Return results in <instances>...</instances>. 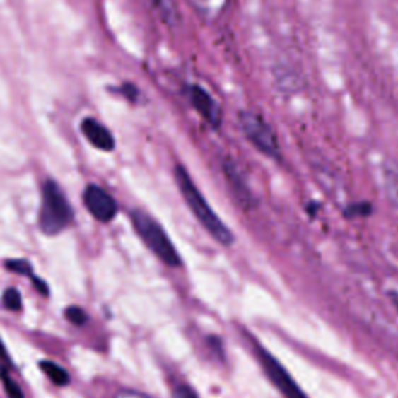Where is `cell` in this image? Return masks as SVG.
<instances>
[{"instance_id": "obj_7", "label": "cell", "mask_w": 398, "mask_h": 398, "mask_svg": "<svg viewBox=\"0 0 398 398\" xmlns=\"http://www.w3.org/2000/svg\"><path fill=\"white\" fill-rule=\"evenodd\" d=\"M189 100L192 106L197 109L198 114L212 127H220L221 123V109L218 106L215 98L210 93L202 89L201 86H190L189 88Z\"/></svg>"}, {"instance_id": "obj_20", "label": "cell", "mask_w": 398, "mask_h": 398, "mask_svg": "<svg viewBox=\"0 0 398 398\" xmlns=\"http://www.w3.org/2000/svg\"><path fill=\"white\" fill-rule=\"evenodd\" d=\"M0 360L8 361V353H6V349H5V346L2 344V341H0Z\"/></svg>"}, {"instance_id": "obj_16", "label": "cell", "mask_w": 398, "mask_h": 398, "mask_svg": "<svg viewBox=\"0 0 398 398\" xmlns=\"http://www.w3.org/2000/svg\"><path fill=\"white\" fill-rule=\"evenodd\" d=\"M175 398H199L198 394L193 391V389L190 386H187V385H181V386H177L175 389V394H173Z\"/></svg>"}, {"instance_id": "obj_6", "label": "cell", "mask_w": 398, "mask_h": 398, "mask_svg": "<svg viewBox=\"0 0 398 398\" xmlns=\"http://www.w3.org/2000/svg\"><path fill=\"white\" fill-rule=\"evenodd\" d=\"M84 206L89 210V213L97 218L101 223L111 221L112 218L119 212V207H117L115 199L109 194L106 190L101 189L98 185H89L88 189L84 190L83 194Z\"/></svg>"}, {"instance_id": "obj_17", "label": "cell", "mask_w": 398, "mask_h": 398, "mask_svg": "<svg viewBox=\"0 0 398 398\" xmlns=\"http://www.w3.org/2000/svg\"><path fill=\"white\" fill-rule=\"evenodd\" d=\"M154 5L163 11V14H173V6H171V0H153Z\"/></svg>"}, {"instance_id": "obj_18", "label": "cell", "mask_w": 398, "mask_h": 398, "mask_svg": "<svg viewBox=\"0 0 398 398\" xmlns=\"http://www.w3.org/2000/svg\"><path fill=\"white\" fill-rule=\"evenodd\" d=\"M33 285H35L36 290L39 291V294L49 295V286H47V283L44 282V280L37 279V277H33Z\"/></svg>"}, {"instance_id": "obj_5", "label": "cell", "mask_w": 398, "mask_h": 398, "mask_svg": "<svg viewBox=\"0 0 398 398\" xmlns=\"http://www.w3.org/2000/svg\"><path fill=\"white\" fill-rule=\"evenodd\" d=\"M257 356H259L262 368L272 381V385L286 398H308L302 392V389L294 383L293 377L283 369V365L276 358H272L269 352H267L263 347L257 346Z\"/></svg>"}, {"instance_id": "obj_14", "label": "cell", "mask_w": 398, "mask_h": 398, "mask_svg": "<svg viewBox=\"0 0 398 398\" xmlns=\"http://www.w3.org/2000/svg\"><path fill=\"white\" fill-rule=\"evenodd\" d=\"M66 317L69 322H72L74 325H84L88 321V315L84 313V310L80 307H69L66 310Z\"/></svg>"}, {"instance_id": "obj_13", "label": "cell", "mask_w": 398, "mask_h": 398, "mask_svg": "<svg viewBox=\"0 0 398 398\" xmlns=\"http://www.w3.org/2000/svg\"><path fill=\"white\" fill-rule=\"evenodd\" d=\"M5 268L8 271H13L16 272V274H21V276H31V264L25 260H19V259H16V260H6L5 262Z\"/></svg>"}, {"instance_id": "obj_10", "label": "cell", "mask_w": 398, "mask_h": 398, "mask_svg": "<svg viewBox=\"0 0 398 398\" xmlns=\"http://www.w3.org/2000/svg\"><path fill=\"white\" fill-rule=\"evenodd\" d=\"M41 370L52 380L53 385H57V386L69 385V381H70L69 373L64 369H62L59 364L52 363V361H42L41 363Z\"/></svg>"}, {"instance_id": "obj_1", "label": "cell", "mask_w": 398, "mask_h": 398, "mask_svg": "<svg viewBox=\"0 0 398 398\" xmlns=\"http://www.w3.org/2000/svg\"><path fill=\"white\" fill-rule=\"evenodd\" d=\"M175 177L179 192L182 193L187 206L190 207L194 216L198 218V221L204 226V229L218 241V243H221L223 246H230L233 243L232 232L229 230L228 226L220 220V216L213 212L212 207L209 206V202L202 197L198 187L194 185L189 171L184 167L177 165Z\"/></svg>"}, {"instance_id": "obj_15", "label": "cell", "mask_w": 398, "mask_h": 398, "mask_svg": "<svg viewBox=\"0 0 398 398\" xmlns=\"http://www.w3.org/2000/svg\"><path fill=\"white\" fill-rule=\"evenodd\" d=\"M119 90H120L122 95L127 98V100H129V101H136L139 98V95H140V92H139V89L136 88V86L134 84H129V83L123 84Z\"/></svg>"}, {"instance_id": "obj_19", "label": "cell", "mask_w": 398, "mask_h": 398, "mask_svg": "<svg viewBox=\"0 0 398 398\" xmlns=\"http://www.w3.org/2000/svg\"><path fill=\"white\" fill-rule=\"evenodd\" d=\"M115 398H151V397H148L145 394H140V392H136V391H123V392L117 394Z\"/></svg>"}, {"instance_id": "obj_2", "label": "cell", "mask_w": 398, "mask_h": 398, "mask_svg": "<svg viewBox=\"0 0 398 398\" xmlns=\"http://www.w3.org/2000/svg\"><path fill=\"white\" fill-rule=\"evenodd\" d=\"M74 212L58 184L47 181L42 187V206L39 212V228L47 235H57L72 221Z\"/></svg>"}, {"instance_id": "obj_3", "label": "cell", "mask_w": 398, "mask_h": 398, "mask_svg": "<svg viewBox=\"0 0 398 398\" xmlns=\"http://www.w3.org/2000/svg\"><path fill=\"white\" fill-rule=\"evenodd\" d=\"M131 218L139 237L145 241V245L150 247L163 263L170 264V267H179V264L182 263L176 247L171 243V240L158 221L153 220L150 215L142 212V210H134Z\"/></svg>"}, {"instance_id": "obj_12", "label": "cell", "mask_w": 398, "mask_h": 398, "mask_svg": "<svg viewBox=\"0 0 398 398\" xmlns=\"http://www.w3.org/2000/svg\"><path fill=\"white\" fill-rule=\"evenodd\" d=\"M4 307L10 311H19L22 308V298H21V293L18 290H14V288H10V290H6L4 293Z\"/></svg>"}, {"instance_id": "obj_11", "label": "cell", "mask_w": 398, "mask_h": 398, "mask_svg": "<svg viewBox=\"0 0 398 398\" xmlns=\"http://www.w3.org/2000/svg\"><path fill=\"white\" fill-rule=\"evenodd\" d=\"M0 380H2V385H4V389H5V392H6L8 397H10V398H23L22 389L10 377V373H8L5 369H0Z\"/></svg>"}, {"instance_id": "obj_4", "label": "cell", "mask_w": 398, "mask_h": 398, "mask_svg": "<svg viewBox=\"0 0 398 398\" xmlns=\"http://www.w3.org/2000/svg\"><path fill=\"white\" fill-rule=\"evenodd\" d=\"M240 128L245 137L251 142L257 150L268 156L271 159H279L282 150L276 131L271 124L263 119L260 114L254 111H243L238 117Z\"/></svg>"}, {"instance_id": "obj_8", "label": "cell", "mask_w": 398, "mask_h": 398, "mask_svg": "<svg viewBox=\"0 0 398 398\" xmlns=\"http://www.w3.org/2000/svg\"><path fill=\"white\" fill-rule=\"evenodd\" d=\"M81 131L84 137L89 140V144L93 145L101 151H112L115 146L114 136L111 134L103 123H100L95 119H84L81 122Z\"/></svg>"}, {"instance_id": "obj_9", "label": "cell", "mask_w": 398, "mask_h": 398, "mask_svg": "<svg viewBox=\"0 0 398 398\" xmlns=\"http://www.w3.org/2000/svg\"><path fill=\"white\" fill-rule=\"evenodd\" d=\"M383 179L387 197L398 206V165H395V163H386L383 168Z\"/></svg>"}]
</instances>
